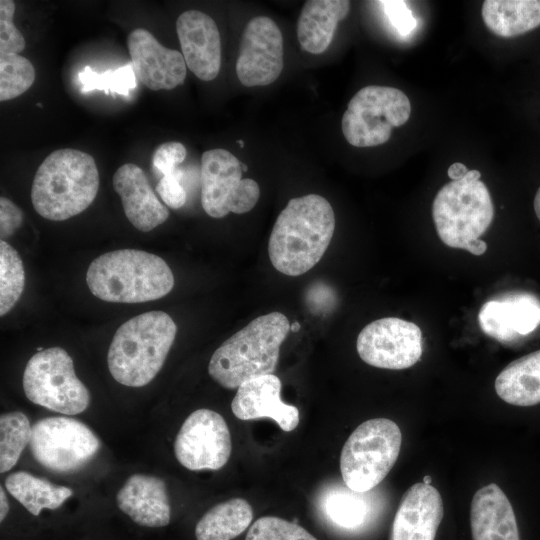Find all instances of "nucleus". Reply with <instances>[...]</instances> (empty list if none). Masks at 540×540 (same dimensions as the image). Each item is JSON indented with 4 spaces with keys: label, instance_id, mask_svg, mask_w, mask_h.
<instances>
[{
    "label": "nucleus",
    "instance_id": "obj_1",
    "mask_svg": "<svg viewBox=\"0 0 540 540\" xmlns=\"http://www.w3.org/2000/svg\"><path fill=\"white\" fill-rule=\"evenodd\" d=\"M335 229V215L324 197L292 198L277 217L268 241L273 267L287 276H300L323 257Z\"/></svg>",
    "mask_w": 540,
    "mask_h": 540
},
{
    "label": "nucleus",
    "instance_id": "obj_2",
    "mask_svg": "<svg viewBox=\"0 0 540 540\" xmlns=\"http://www.w3.org/2000/svg\"><path fill=\"white\" fill-rule=\"evenodd\" d=\"M98 190L99 173L94 158L77 149H57L38 167L31 201L43 218L63 221L86 210Z\"/></svg>",
    "mask_w": 540,
    "mask_h": 540
},
{
    "label": "nucleus",
    "instance_id": "obj_3",
    "mask_svg": "<svg viewBox=\"0 0 540 540\" xmlns=\"http://www.w3.org/2000/svg\"><path fill=\"white\" fill-rule=\"evenodd\" d=\"M289 331V320L280 312L256 317L216 349L209 375L222 387L237 389L250 379L273 374Z\"/></svg>",
    "mask_w": 540,
    "mask_h": 540
},
{
    "label": "nucleus",
    "instance_id": "obj_4",
    "mask_svg": "<svg viewBox=\"0 0 540 540\" xmlns=\"http://www.w3.org/2000/svg\"><path fill=\"white\" fill-rule=\"evenodd\" d=\"M86 282L97 298L115 303H140L166 296L174 286L168 264L159 256L136 249H120L94 259Z\"/></svg>",
    "mask_w": 540,
    "mask_h": 540
},
{
    "label": "nucleus",
    "instance_id": "obj_5",
    "mask_svg": "<svg viewBox=\"0 0 540 540\" xmlns=\"http://www.w3.org/2000/svg\"><path fill=\"white\" fill-rule=\"evenodd\" d=\"M177 326L163 311H149L123 323L109 346L112 377L129 387L150 383L161 370L173 345Z\"/></svg>",
    "mask_w": 540,
    "mask_h": 540
},
{
    "label": "nucleus",
    "instance_id": "obj_6",
    "mask_svg": "<svg viewBox=\"0 0 540 540\" xmlns=\"http://www.w3.org/2000/svg\"><path fill=\"white\" fill-rule=\"evenodd\" d=\"M478 170L445 184L432 204V217L440 240L451 248L482 255L487 244L481 237L494 217V206Z\"/></svg>",
    "mask_w": 540,
    "mask_h": 540
},
{
    "label": "nucleus",
    "instance_id": "obj_7",
    "mask_svg": "<svg viewBox=\"0 0 540 540\" xmlns=\"http://www.w3.org/2000/svg\"><path fill=\"white\" fill-rule=\"evenodd\" d=\"M402 434L398 425L387 418L361 423L346 440L340 455L344 484L365 493L390 472L399 456Z\"/></svg>",
    "mask_w": 540,
    "mask_h": 540
},
{
    "label": "nucleus",
    "instance_id": "obj_8",
    "mask_svg": "<svg viewBox=\"0 0 540 540\" xmlns=\"http://www.w3.org/2000/svg\"><path fill=\"white\" fill-rule=\"evenodd\" d=\"M22 385L32 403L61 414H79L90 403V393L76 376L72 358L60 347L34 354L26 364Z\"/></svg>",
    "mask_w": 540,
    "mask_h": 540
},
{
    "label": "nucleus",
    "instance_id": "obj_9",
    "mask_svg": "<svg viewBox=\"0 0 540 540\" xmlns=\"http://www.w3.org/2000/svg\"><path fill=\"white\" fill-rule=\"evenodd\" d=\"M411 114L409 98L401 90L379 85L360 89L349 101L341 128L355 147H372L387 142L394 127L404 125Z\"/></svg>",
    "mask_w": 540,
    "mask_h": 540
},
{
    "label": "nucleus",
    "instance_id": "obj_10",
    "mask_svg": "<svg viewBox=\"0 0 540 540\" xmlns=\"http://www.w3.org/2000/svg\"><path fill=\"white\" fill-rule=\"evenodd\" d=\"M29 445L34 459L44 468L54 473H70L96 455L100 441L81 421L56 416L34 423Z\"/></svg>",
    "mask_w": 540,
    "mask_h": 540
},
{
    "label": "nucleus",
    "instance_id": "obj_11",
    "mask_svg": "<svg viewBox=\"0 0 540 540\" xmlns=\"http://www.w3.org/2000/svg\"><path fill=\"white\" fill-rule=\"evenodd\" d=\"M241 163L222 148L205 151L201 157V204L213 218L230 212L243 214L256 205L260 188L256 181L242 178Z\"/></svg>",
    "mask_w": 540,
    "mask_h": 540
},
{
    "label": "nucleus",
    "instance_id": "obj_12",
    "mask_svg": "<svg viewBox=\"0 0 540 540\" xmlns=\"http://www.w3.org/2000/svg\"><path fill=\"white\" fill-rule=\"evenodd\" d=\"M356 348L368 365L390 370L406 369L421 358L422 332L415 323L385 317L367 324L360 331Z\"/></svg>",
    "mask_w": 540,
    "mask_h": 540
},
{
    "label": "nucleus",
    "instance_id": "obj_13",
    "mask_svg": "<svg viewBox=\"0 0 540 540\" xmlns=\"http://www.w3.org/2000/svg\"><path fill=\"white\" fill-rule=\"evenodd\" d=\"M231 435L224 418L201 408L183 422L174 442L178 462L191 471L218 470L230 458Z\"/></svg>",
    "mask_w": 540,
    "mask_h": 540
},
{
    "label": "nucleus",
    "instance_id": "obj_14",
    "mask_svg": "<svg viewBox=\"0 0 540 540\" xmlns=\"http://www.w3.org/2000/svg\"><path fill=\"white\" fill-rule=\"evenodd\" d=\"M284 67L283 37L276 23L265 16L246 25L236 62L239 81L246 87L273 83Z\"/></svg>",
    "mask_w": 540,
    "mask_h": 540
},
{
    "label": "nucleus",
    "instance_id": "obj_15",
    "mask_svg": "<svg viewBox=\"0 0 540 540\" xmlns=\"http://www.w3.org/2000/svg\"><path fill=\"white\" fill-rule=\"evenodd\" d=\"M135 77L151 90H172L183 84L187 66L181 52L160 44L146 29L136 28L127 37Z\"/></svg>",
    "mask_w": 540,
    "mask_h": 540
},
{
    "label": "nucleus",
    "instance_id": "obj_16",
    "mask_svg": "<svg viewBox=\"0 0 540 540\" xmlns=\"http://www.w3.org/2000/svg\"><path fill=\"white\" fill-rule=\"evenodd\" d=\"M481 330L501 343L517 341L540 325V300L528 292H510L486 301L478 313Z\"/></svg>",
    "mask_w": 540,
    "mask_h": 540
},
{
    "label": "nucleus",
    "instance_id": "obj_17",
    "mask_svg": "<svg viewBox=\"0 0 540 540\" xmlns=\"http://www.w3.org/2000/svg\"><path fill=\"white\" fill-rule=\"evenodd\" d=\"M187 68L199 79H215L221 67V39L215 21L204 12L188 10L176 21Z\"/></svg>",
    "mask_w": 540,
    "mask_h": 540
},
{
    "label": "nucleus",
    "instance_id": "obj_18",
    "mask_svg": "<svg viewBox=\"0 0 540 540\" xmlns=\"http://www.w3.org/2000/svg\"><path fill=\"white\" fill-rule=\"evenodd\" d=\"M281 381L267 374L242 383L231 403L233 414L240 420L270 418L285 432L299 424V410L280 398Z\"/></svg>",
    "mask_w": 540,
    "mask_h": 540
},
{
    "label": "nucleus",
    "instance_id": "obj_19",
    "mask_svg": "<svg viewBox=\"0 0 540 540\" xmlns=\"http://www.w3.org/2000/svg\"><path fill=\"white\" fill-rule=\"evenodd\" d=\"M443 514L439 491L432 485L415 483L401 498L390 540H434Z\"/></svg>",
    "mask_w": 540,
    "mask_h": 540
},
{
    "label": "nucleus",
    "instance_id": "obj_20",
    "mask_svg": "<svg viewBox=\"0 0 540 540\" xmlns=\"http://www.w3.org/2000/svg\"><path fill=\"white\" fill-rule=\"evenodd\" d=\"M113 188L120 196L124 213L139 231L148 232L164 223L168 209L159 201L145 172L125 163L113 175Z\"/></svg>",
    "mask_w": 540,
    "mask_h": 540
},
{
    "label": "nucleus",
    "instance_id": "obj_21",
    "mask_svg": "<svg viewBox=\"0 0 540 540\" xmlns=\"http://www.w3.org/2000/svg\"><path fill=\"white\" fill-rule=\"evenodd\" d=\"M118 508L135 524L161 528L170 523L171 507L164 481L146 474H133L116 495Z\"/></svg>",
    "mask_w": 540,
    "mask_h": 540
},
{
    "label": "nucleus",
    "instance_id": "obj_22",
    "mask_svg": "<svg viewBox=\"0 0 540 540\" xmlns=\"http://www.w3.org/2000/svg\"><path fill=\"white\" fill-rule=\"evenodd\" d=\"M470 526L472 540H520L511 503L495 483L478 489L474 494Z\"/></svg>",
    "mask_w": 540,
    "mask_h": 540
},
{
    "label": "nucleus",
    "instance_id": "obj_23",
    "mask_svg": "<svg viewBox=\"0 0 540 540\" xmlns=\"http://www.w3.org/2000/svg\"><path fill=\"white\" fill-rule=\"evenodd\" d=\"M347 0L306 1L297 23L300 46L311 54H321L331 44L338 23L349 13Z\"/></svg>",
    "mask_w": 540,
    "mask_h": 540
},
{
    "label": "nucleus",
    "instance_id": "obj_24",
    "mask_svg": "<svg viewBox=\"0 0 540 540\" xmlns=\"http://www.w3.org/2000/svg\"><path fill=\"white\" fill-rule=\"evenodd\" d=\"M495 391L506 403L528 407L540 403V350L510 362L496 377Z\"/></svg>",
    "mask_w": 540,
    "mask_h": 540
},
{
    "label": "nucleus",
    "instance_id": "obj_25",
    "mask_svg": "<svg viewBox=\"0 0 540 540\" xmlns=\"http://www.w3.org/2000/svg\"><path fill=\"white\" fill-rule=\"evenodd\" d=\"M481 15L493 34L519 36L540 26V0H486Z\"/></svg>",
    "mask_w": 540,
    "mask_h": 540
},
{
    "label": "nucleus",
    "instance_id": "obj_26",
    "mask_svg": "<svg viewBox=\"0 0 540 540\" xmlns=\"http://www.w3.org/2000/svg\"><path fill=\"white\" fill-rule=\"evenodd\" d=\"M5 487L8 492L33 516L43 509L54 510L72 496V489L51 483L25 471L7 476Z\"/></svg>",
    "mask_w": 540,
    "mask_h": 540
},
{
    "label": "nucleus",
    "instance_id": "obj_27",
    "mask_svg": "<svg viewBox=\"0 0 540 540\" xmlns=\"http://www.w3.org/2000/svg\"><path fill=\"white\" fill-rule=\"evenodd\" d=\"M253 519L251 505L233 498L208 510L195 527L196 540H232L245 531Z\"/></svg>",
    "mask_w": 540,
    "mask_h": 540
},
{
    "label": "nucleus",
    "instance_id": "obj_28",
    "mask_svg": "<svg viewBox=\"0 0 540 540\" xmlns=\"http://www.w3.org/2000/svg\"><path fill=\"white\" fill-rule=\"evenodd\" d=\"M365 493L355 492L347 486L330 487L324 491L321 498L323 516L337 528L345 530L359 528L369 514Z\"/></svg>",
    "mask_w": 540,
    "mask_h": 540
},
{
    "label": "nucleus",
    "instance_id": "obj_29",
    "mask_svg": "<svg viewBox=\"0 0 540 540\" xmlns=\"http://www.w3.org/2000/svg\"><path fill=\"white\" fill-rule=\"evenodd\" d=\"M32 426L27 416L19 411L0 417V472L12 469L23 450L30 443Z\"/></svg>",
    "mask_w": 540,
    "mask_h": 540
},
{
    "label": "nucleus",
    "instance_id": "obj_30",
    "mask_svg": "<svg viewBox=\"0 0 540 540\" xmlns=\"http://www.w3.org/2000/svg\"><path fill=\"white\" fill-rule=\"evenodd\" d=\"M25 287V271L17 251L5 240L0 241V315L7 314L17 303Z\"/></svg>",
    "mask_w": 540,
    "mask_h": 540
},
{
    "label": "nucleus",
    "instance_id": "obj_31",
    "mask_svg": "<svg viewBox=\"0 0 540 540\" xmlns=\"http://www.w3.org/2000/svg\"><path fill=\"white\" fill-rule=\"evenodd\" d=\"M36 77L32 63L20 54L0 53V101L14 99L26 92Z\"/></svg>",
    "mask_w": 540,
    "mask_h": 540
},
{
    "label": "nucleus",
    "instance_id": "obj_32",
    "mask_svg": "<svg viewBox=\"0 0 540 540\" xmlns=\"http://www.w3.org/2000/svg\"><path fill=\"white\" fill-rule=\"evenodd\" d=\"M79 80L83 84L85 92L100 89L104 90L106 94L113 92L127 95L129 90L135 87V74L132 65L120 67L115 71L108 70L101 74L87 66L79 73Z\"/></svg>",
    "mask_w": 540,
    "mask_h": 540
},
{
    "label": "nucleus",
    "instance_id": "obj_33",
    "mask_svg": "<svg viewBox=\"0 0 540 540\" xmlns=\"http://www.w3.org/2000/svg\"><path fill=\"white\" fill-rule=\"evenodd\" d=\"M245 540H317L306 529L294 522L275 516L257 519Z\"/></svg>",
    "mask_w": 540,
    "mask_h": 540
},
{
    "label": "nucleus",
    "instance_id": "obj_34",
    "mask_svg": "<svg viewBox=\"0 0 540 540\" xmlns=\"http://www.w3.org/2000/svg\"><path fill=\"white\" fill-rule=\"evenodd\" d=\"M14 12V1H0V53L19 54L25 49V39L13 23Z\"/></svg>",
    "mask_w": 540,
    "mask_h": 540
},
{
    "label": "nucleus",
    "instance_id": "obj_35",
    "mask_svg": "<svg viewBox=\"0 0 540 540\" xmlns=\"http://www.w3.org/2000/svg\"><path fill=\"white\" fill-rule=\"evenodd\" d=\"M186 154V148L182 143L165 142L155 149L153 165L163 176L177 174L178 165L185 160Z\"/></svg>",
    "mask_w": 540,
    "mask_h": 540
},
{
    "label": "nucleus",
    "instance_id": "obj_36",
    "mask_svg": "<svg viewBox=\"0 0 540 540\" xmlns=\"http://www.w3.org/2000/svg\"><path fill=\"white\" fill-rule=\"evenodd\" d=\"M390 24L403 37L408 36L416 28L417 21L405 1L379 2Z\"/></svg>",
    "mask_w": 540,
    "mask_h": 540
},
{
    "label": "nucleus",
    "instance_id": "obj_37",
    "mask_svg": "<svg viewBox=\"0 0 540 540\" xmlns=\"http://www.w3.org/2000/svg\"><path fill=\"white\" fill-rule=\"evenodd\" d=\"M180 172L173 175L163 176L157 186L156 192L164 203L172 208L179 209L186 202V191L180 183Z\"/></svg>",
    "mask_w": 540,
    "mask_h": 540
},
{
    "label": "nucleus",
    "instance_id": "obj_38",
    "mask_svg": "<svg viewBox=\"0 0 540 540\" xmlns=\"http://www.w3.org/2000/svg\"><path fill=\"white\" fill-rule=\"evenodd\" d=\"M22 211L10 199L0 198V237L1 240L10 237L21 226Z\"/></svg>",
    "mask_w": 540,
    "mask_h": 540
},
{
    "label": "nucleus",
    "instance_id": "obj_39",
    "mask_svg": "<svg viewBox=\"0 0 540 540\" xmlns=\"http://www.w3.org/2000/svg\"><path fill=\"white\" fill-rule=\"evenodd\" d=\"M468 171L469 170L463 163L456 162L449 166L447 174L452 181H457L465 177Z\"/></svg>",
    "mask_w": 540,
    "mask_h": 540
},
{
    "label": "nucleus",
    "instance_id": "obj_40",
    "mask_svg": "<svg viewBox=\"0 0 540 540\" xmlns=\"http://www.w3.org/2000/svg\"><path fill=\"white\" fill-rule=\"evenodd\" d=\"M9 501L4 491V488H0V521L3 522L9 513Z\"/></svg>",
    "mask_w": 540,
    "mask_h": 540
},
{
    "label": "nucleus",
    "instance_id": "obj_41",
    "mask_svg": "<svg viewBox=\"0 0 540 540\" xmlns=\"http://www.w3.org/2000/svg\"><path fill=\"white\" fill-rule=\"evenodd\" d=\"M534 210L537 218L540 221V188L537 190L534 197Z\"/></svg>",
    "mask_w": 540,
    "mask_h": 540
},
{
    "label": "nucleus",
    "instance_id": "obj_42",
    "mask_svg": "<svg viewBox=\"0 0 540 540\" xmlns=\"http://www.w3.org/2000/svg\"><path fill=\"white\" fill-rule=\"evenodd\" d=\"M300 329V325L298 322H295L293 323L292 325H290V330H292L293 332H296Z\"/></svg>",
    "mask_w": 540,
    "mask_h": 540
},
{
    "label": "nucleus",
    "instance_id": "obj_43",
    "mask_svg": "<svg viewBox=\"0 0 540 540\" xmlns=\"http://www.w3.org/2000/svg\"><path fill=\"white\" fill-rule=\"evenodd\" d=\"M431 482H432L431 476L426 475V476L423 477V483L424 484L431 485Z\"/></svg>",
    "mask_w": 540,
    "mask_h": 540
},
{
    "label": "nucleus",
    "instance_id": "obj_44",
    "mask_svg": "<svg viewBox=\"0 0 540 540\" xmlns=\"http://www.w3.org/2000/svg\"><path fill=\"white\" fill-rule=\"evenodd\" d=\"M241 167H242L243 172H246L248 170V167L245 163H241Z\"/></svg>",
    "mask_w": 540,
    "mask_h": 540
},
{
    "label": "nucleus",
    "instance_id": "obj_45",
    "mask_svg": "<svg viewBox=\"0 0 540 540\" xmlns=\"http://www.w3.org/2000/svg\"><path fill=\"white\" fill-rule=\"evenodd\" d=\"M237 143L240 145V147H243L244 146V143L242 140H237Z\"/></svg>",
    "mask_w": 540,
    "mask_h": 540
}]
</instances>
